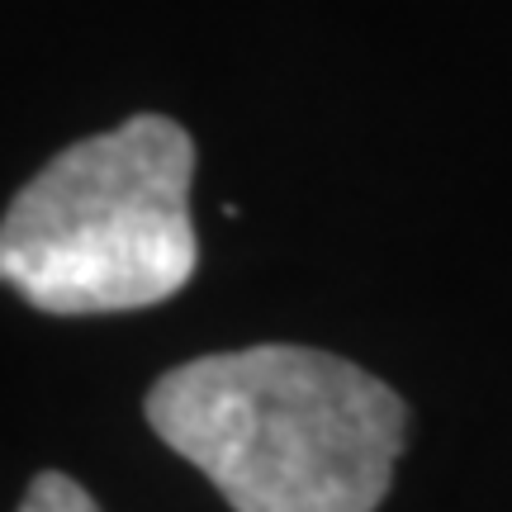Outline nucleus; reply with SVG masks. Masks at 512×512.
I'll use <instances>...</instances> for the list:
<instances>
[{"label": "nucleus", "mask_w": 512, "mask_h": 512, "mask_svg": "<svg viewBox=\"0 0 512 512\" xmlns=\"http://www.w3.org/2000/svg\"><path fill=\"white\" fill-rule=\"evenodd\" d=\"M195 143L166 114H133L81 138L5 209L0 275L43 313H128L185 290Z\"/></svg>", "instance_id": "obj_2"}, {"label": "nucleus", "mask_w": 512, "mask_h": 512, "mask_svg": "<svg viewBox=\"0 0 512 512\" xmlns=\"http://www.w3.org/2000/svg\"><path fill=\"white\" fill-rule=\"evenodd\" d=\"M19 512H100V508H95V498L86 494L72 475L48 470V475H38L34 484H29V494H24Z\"/></svg>", "instance_id": "obj_3"}, {"label": "nucleus", "mask_w": 512, "mask_h": 512, "mask_svg": "<svg viewBox=\"0 0 512 512\" xmlns=\"http://www.w3.org/2000/svg\"><path fill=\"white\" fill-rule=\"evenodd\" d=\"M143 413L233 512H375L408 422L370 370L275 342L166 370Z\"/></svg>", "instance_id": "obj_1"}]
</instances>
